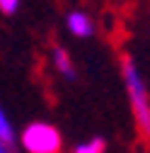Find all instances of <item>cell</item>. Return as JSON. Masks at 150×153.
<instances>
[{"label": "cell", "instance_id": "cell-1", "mask_svg": "<svg viewBox=\"0 0 150 153\" xmlns=\"http://www.w3.org/2000/svg\"><path fill=\"white\" fill-rule=\"evenodd\" d=\"M121 75H124V85H126V92H128V102H131V109H133V117H136L138 126L143 129L150 122V95H148L143 75H140L131 53L121 56Z\"/></svg>", "mask_w": 150, "mask_h": 153}, {"label": "cell", "instance_id": "cell-2", "mask_svg": "<svg viewBox=\"0 0 150 153\" xmlns=\"http://www.w3.org/2000/svg\"><path fill=\"white\" fill-rule=\"evenodd\" d=\"M20 143L27 153H61L63 136L58 126H53L49 122H32L22 129Z\"/></svg>", "mask_w": 150, "mask_h": 153}, {"label": "cell", "instance_id": "cell-3", "mask_svg": "<svg viewBox=\"0 0 150 153\" xmlns=\"http://www.w3.org/2000/svg\"><path fill=\"white\" fill-rule=\"evenodd\" d=\"M65 27L73 36H78V39H90L92 34H95V22H92V17L82 10H73L68 12L65 17Z\"/></svg>", "mask_w": 150, "mask_h": 153}, {"label": "cell", "instance_id": "cell-4", "mask_svg": "<svg viewBox=\"0 0 150 153\" xmlns=\"http://www.w3.org/2000/svg\"><path fill=\"white\" fill-rule=\"evenodd\" d=\"M51 61H53V68L58 71V75H63L65 80H75V66H73V59H70V53L56 44L51 49Z\"/></svg>", "mask_w": 150, "mask_h": 153}, {"label": "cell", "instance_id": "cell-5", "mask_svg": "<svg viewBox=\"0 0 150 153\" xmlns=\"http://www.w3.org/2000/svg\"><path fill=\"white\" fill-rule=\"evenodd\" d=\"M0 143H3L10 153L17 151V134H15V126L10 124V119H7V114H5L3 107H0Z\"/></svg>", "mask_w": 150, "mask_h": 153}, {"label": "cell", "instance_id": "cell-6", "mask_svg": "<svg viewBox=\"0 0 150 153\" xmlns=\"http://www.w3.org/2000/svg\"><path fill=\"white\" fill-rule=\"evenodd\" d=\"M107 151V141L102 136H95V139H90V141H82L73 148V153H104Z\"/></svg>", "mask_w": 150, "mask_h": 153}, {"label": "cell", "instance_id": "cell-7", "mask_svg": "<svg viewBox=\"0 0 150 153\" xmlns=\"http://www.w3.org/2000/svg\"><path fill=\"white\" fill-rule=\"evenodd\" d=\"M17 10H20V0H0V12L5 17H12Z\"/></svg>", "mask_w": 150, "mask_h": 153}, {"label": "cell", "instance_id": "cell-8", "mask_svg": "<svg viewBox=\"0 0 150 153\" xmlns=\"http://www.w3.org/2000/svg\"><path fill=\"white\" fill-rule=\"evenodd\" d=\"M143 134H145V136H148V141H150V122L143 126Z\"/></svg>", "mask_w": 150, "mask_h": 153}, {"label": "cell", "instance_id": "cell-9", "mask_svg": "<svg viewBox=\"0 0 150 153\" xmlns=\"http://www.w3.org/2000/svg\"><path fill=\"white\" fill-rule=\"evenodd\" d=\"M0 153H10V151H7V148H5L3 143H0Z\"/></svg>", "mask_w": 150, "mask_h": 153}]
</instances>
